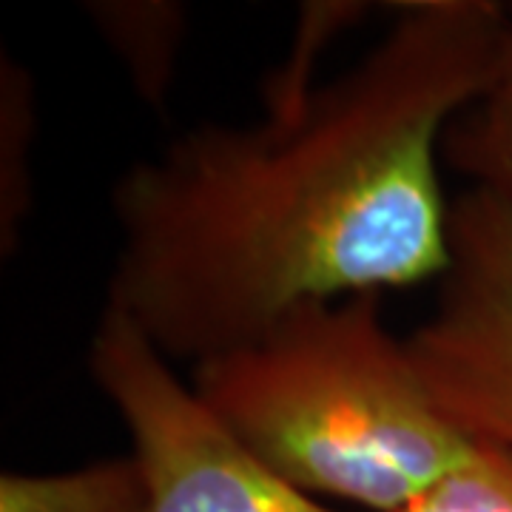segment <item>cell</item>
Instances as JSON below:
<instances>
[{
  "instance_id": "obj_1",
  "label": "cell",
  "mask_w": 512,
  "mask_h": 512,
  "mask_svg": "<svg viewBox=\"0 0 512 512\" xmlns=\"http://www.w3.org/2000/svg\"><path fill=\"white\" fill-rule=\"evenodd\" d=\"M504 26L493 0L399 3L293 114L202 123L131 165L106 308L194 367L299 305L439 282L444 131L490 86Z\"/></svg>"
},
{
  "instance_id": "obj_2",
  "label": "cell",
  "mask_w": 512,
  "mask_h": 512,
  "mask_svg": "<svg viewBox=\"0 0 512 512\" xmlns=\"http://www.w3.org/2000/svg\"><path fill=\"white\" fill-rule=\"evenodd\" d=\"M191 376L231 436L313 498L399 512L473 450L436 410L379 293L299 305Z\"/></svg>"
},
{
  "instance_id": "obj_3",
  "label": "cell",
  "mask_w": 512,
  "mask_h": 512,
  "mask_svg": "<svg viewBox=\"0 0 512 512\" xmlns=\"http://www.w3.org/2000/svg\"><path fill=\"white\" fill-rule=\"evenodd\" d=\"M89 367L131 436L151 512H333L239 444L126 316L103 308Z\"/></svg>"
},
{
  "instance_id": "obj_4",
  "label": "cell",
  "mask_w": 512,
  "mask_h": 512,
  "mask_svg": "<svg viewBox=\"0 0 512 512\" xmlns=\"http://www.w3.org/2000/svg\"><path fill=\"white\" fill-rule=\"evenodd\" d=\"M404 342L441 416L512 450V202L481 188L453 200L450 265Z\"/></svg>"
},
{
  "instance_id": "obj_5",
  "label": "cell",
  "mask_w": 512,
  "mask_h": 512,
  "mask_svg": "<svg viewBox=\"0 0 512 512\" xmlns=\"http://www.w3.org/2000/svg\"><path fill=\"white\" fill-rule=\"evenodd\" d=\"M86 9L111 52L123 60L137 94L151 109H163L177 80L185 6L168 0H103Z\"/></svg>"
},
{
  "instance_id": "obj_6",
  "label": "cell",
  "mask_w": 512,
  "mask_h": 512,
  "mask_svg": "<svg viewBox=\"0 0 512 512\" xmlns=\"http://www.w3.org/2000/svg\"><path fill=\"white\" fill-rule=\"evenodd\" d=\"M441 160L470 188L512 202V6L490 86L444 131Z\"/></svg>"
},
{
  "instance_id": "obj_7",
  "label": "cell",
  "mask_w": 512,
  "mask_h": 512,
  "mask_svg": "<svg viewBox=\"0 0 512 512\" xmlns=\"http://www.w3.org/2000/svg\"><path fill=\"white\" fill-rule=\"evenodd\" d=\"M0 512H151V493L137 458H103L49 476L3 473Z\"/></svg>"
},
{
  "instance_id": "obj_8",
  "label": "cell",
  "mask_w": 512,
  "mask_h": 512,
  "mask_svg": "<svg viewBox=\"0 0 512 512\" xmlns=\"http://www.w3.org/2000/svg\"><path fill=\"white\" fill-rule=\"evenodd\" d=\"M0 242L3 254L15 248L20 225L32 202L29 154L35 140V94L32 80L15 60L3 57L0 77Z\"/></svg>"
},
{
  "instance_id": "obj_9",
  "label": "cell",
  "mask_w": 512,
  "mask_h": 512,
  "mask_svg": "<svg viewBox=\"0 0 512 512\" xmlns=\"http://www.w3.org/2000/svg\"><path fill=\"white\" fill-rule=\"evenodd\" d=\"M365 3H308L299 15L291 55L276 69L262 89L265 114L282 117L293 114L319 86H316V66L319 57L356 20L365 15Z\"/></svg>"
},
{
  "instance_id": "obj_10",
  "label": "cell",
  "mask_w": 512,
  "mask_h": 512,
  "mask_svg": "<svg viewBox=\"0 0 512 512\" xmlns=\"http://www.w3.org/2000/svg\"><path fill=\"white\" fill-rule=\"evenodd\" d=\"M399 512H512V450L473 441L470 456Z\"/></svg>"
}]
</instances>
